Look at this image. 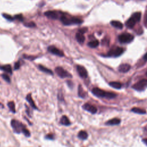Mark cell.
<instances>
[{"instance_id":"obj_36","label":"cell","mask_w":147,"mask_h":147,"mask_svg":"<svg viewBox=\"0 0 147 147\" xmlns=\"http://www.w3.org/2000/svg\"><path fill=\"white\" fill-rule=\"evenodd\" d=\"M143 141H144V142L145 144L147 145V138H144V139L143 140Z\"/></svg>"},{"instance_id":"obj_13","label":"cell","mask_w":147,"mask_h":147,"mask_svg":"<svg viewBox=\"0 0 147 147\" xmlns=\"http://www.w3.org/2000/svg\"><path fill=\"white\" fill-rule=\"evenodd\" d=\"M130 69V65L128 64H122L118 67V71L121 72H127Z\"/></svg>"},{"instance_id":"obj_34","label":"cell","mask_w":147,"mask_h":147,"mask_svg":"<svg viewBox=\"0 0 147 147\" xmlns=\"http://www.w3.org/2000/svg\"><path fill=\"white\" fill-rule=\"evenodd\" d=\"M24 57L27 59H29V60H32L33 59H34L36 57H34V56H24Z\"/></svg>"},{"instance_id":"obj_3","label":"cell","mask_w":147,"mask_h":147,"mask_svg":"<svg viewBox=\"0 0 147 147\" xmlns=\"http://www.w3.org/2000/svg\"><path fill=\"white\" fill-rule=\"evenodd\" d=\"M141 14L140 12H136L134 13L130 18H129L126 23V26L129 28H132L136 24V22H139L141 20Z\"/></svg>"},{"instance_id":"obj_4","label":"cell","mask_w":147,"mask_h":147,"mask_svg":"<svg viewBox=\"0 0 147 147\" xmlns=\"http://www.w3.org/2000/svg\"><path fill=\"white\" fill-rule=\"evenodd\" d=\"M11 126L13 129L14 131L17 133H22L23 130L26 128L25 126L21 122L16 119H13L11 121Z\"/></svg>"},{"instance_id":"obj_35","label":"cell","mask_w":147,"mask_h":147,"mask_svg":"<svg viewBox=\"0 0 147 147\" xmlns=\"http://www.w3.org/2000/svg\"><path fill=\"white\" fill-rule=\"evenodd\" d=\"M145 25H147V13H146L145 16Z\"/></svg>"},{"instance_id":"obj_15","label":"cell","mask_w":147,"mask_h":147,"mask_svg":"<svg viewBox=\"0 0 147 147\" xmlns=\"http://www.w3.org/2000/svg\"><path fill=\"white\" fill-rule=\"evenodd\" d=\"M60 122L61 124L65 125V126H68L71 124V122H70L68 118L65 115H63L61 117V118H60Z\"/></svg>"},{"instance_id":"obj_33","label":"cell","mask_w":147,"mask_h":147,"mask_svg":"<svg viewBox=\"0 0 147 147\" xmlns=\"http://www.w3.org/2000/svg\"><path fill=\"white\" fill-rule=\"evenodd\" d=\"M45 138H47V139H49V140H53V139L54 138V137H53V136L52 134H47V135L46 136V137H45Z\"/></svg>"},{"instance_id":"obj_18","label":"cell","mask_w":147,"mask_h":147,"mask_svg":"<svg viewBox=\"0 0 147 147\" xmlns=\"http://www.w3.org/2000/svg\"><path fill=\"white\" fill-rule=\"evenodd\" d=\"M120 119L117 118H113L110 120H109L106 122V125H118L120 123Z\"/></svg>"},{"instance_id":"obj_26","label":"cell","mask_w":147,"mask_h":147,"mask_svg":"<svg viewBox=\"0 0 147 147\" xmlns=\"http://www.w3.org/2000/svg\"><path fill=\"white\" fill-rule=\"evenodd\" d=\"M7 106L10 109V110L13 112V113H16V109H15V104L14 102L13 101H10L9 102H8L7 103Z\"/></svg>"},{"instance_id":"obj_31","label":"cell","mask_w":147,"mask_h":147,"mask_svg":"<svg viewBox=\"0 0 147 147\" xmlns=\"http://www.w3.org/2000/svg\"><path fill=\"white\" fill-rule=\"evenodd\" d=\"M20 62H16V63H15V64H14V69H18L19 68H20Z\"/></svg>"},{"instance_id":"obj_38","label":"cell","mask_w":147,"mask_h":147,"mask_svg":"<svg viewBox=\"0 0 147 147\" xmlns=\"http://www.w3.org/2000/svg\"><path fill=\"white\" fill-rule=\"evenodd\" d=\"M0 106H3V105H2L1 103H0Z\"/></svg>"},{"instance_id":"obj_16","label":"cell","mask_w":147,"mask_h":147,"mask_svg":"<svg viewBox=\"0 0 147 147\" xmlns=\"http://www.w3.org/2000/svg\"><path fill=\"white\" fill-rule=\"evenodd\" d=\"M76 40L78 41V42L80 44L83 43L85 40V37H84L83 34L82 33H80L79 32L76 34Z\"/></svg>"},{"instance_id":"obj_6","label":"cell","mask_w":147,"mask_h":147,"mask_svg":"<svg viewBox=\"0 0 147 147\" xmlns=\"http://www.w3.org/2000/svg\"><path fill=\"white\" fill-rule=\"evenodd\" d=\"M55 72L57 75L61 78H72V75L61 67H57L55 68Z\"/></svg>"},{"instance_id":"obj_2","label":"cell","mask_w":147,"mask_h":147,"mask_svg":"<svg viewBox=\"0 0 147 147\" xmlns=\"http://www.w3.org/2000/svg\"><path fill=\"white\" fill-rule=\"evenodd\" d=\"M60 19L62 23L65 25H70L72 24H80L83 22V20L79 18L71 17L69 18L63 14L61 16Z\"/></svg>"},{"instance_id":"obj_23","label":"cell","mask_w":147,"mask_h":147,"mask_svg":"<svg viewBox=\"0 0 147 147\" xmlns=\"http://www.w3.org/2000/svg\"><path fill=\"white\" fill-rule=\"evenodd\" d=\"M1 69H2V70H3L5 72H7L10 74H12V69H11V67L10 66V65L9 64H7V65H5L1 67Z\"/></svg>"},{"instance_id":"obj_9","label":"cell","mask_w":147,"mask_h":147,"mask_svg":"<svg viewBox=\"0 0 147 147\" xmlns=\"http://www.w3.org/2000/svg\"><path fill=\"white\" fill-rule=\"evenodd\" d=\"M44 14L48 18L50 19H53V20L58 19L59 18H60L61 16L63 15V14L60 15L58 11L55 10H50V11H45L44 13Z\"/></svg>"},{"instance_id":"obj_30","label":"cell","mask_w":147,"mask_h":147,"mask_svg":"<svg viewBox=\"0 0 147 147\" xmlns=\"http://www.w3.org/2000/svg\"><path fill=\"white\" fill-rule=\"evenodd\" d=\"M14 18H15L16 19H17V20H20V21H23V20H24V18H23L22 14H18V15H16V16L14 17Z\"/></svg>"},{"instance_id":"obj_22","label":"cell","mask_w":147,"mask_h":147,"mask_svg":"<svg viewBox=\"0 0 147 147\" xmlns=\"http://www.w3.org/2000/svg\"><path fill=\"white\" fill-rule=\"evenodd\" d=\"M109 85L113 87V88H117V89H119L121 88L122 87V84L119 82H110L109 83Z\"/></svg>"},{"instance_id":"obj_10","label":"cell","mask_w":147,"mask_h":147,"mask_svg":"<svg viewBox=\"0 0 147 147\" xmlns=\"http://www.w3.org/2000/svg\"><path fill=\"white\" fill-rule=\"evenodd\" d=\"M48 51L52 53V54H54L55 55H57V56H60V57H62L64 56V53L63 51H61V50H60L59 49L57 48L56 47L53 46V45H51V46H49L48 48Z\"/></svg>"},{"instance_id":"obj_1","label":"cell","mask_w":147,"mask_h":147,"mask_svg":"<svg viewBox=\"0 0 147 147\" xmlns=\"http://www.w3.org/2000/svg\"><path fill=\"white\" fill-rule=\"evenodd\" d=\"M92 92L94 95L98 97H102V98H107L109 99H112L114 98L117 96L116 94L111 92H107L99 88L95 87L92 88Z\"/></svg>"},{"instance_id":"obj_14","label":"cell","mask_w":147,"mask_h":147,"mask_svg":"<svg viewBox=\"0 0 147 147\" xmlns=\"http://www.w3.org/2000/svg\"><path fill=\"white\" fill-rule=\"evenodd\" d=\"M26 99L27 100V101L29 103L30 105L31 106V107H32V108L34 109H37V106H36L32 98V95H31V94H28L26 97Z\"/></svg>"},{"instance_id":"obj_32","label":"cell","mask_w":147,"mask_h":147,"mask_svg":"<svg viewBox=\"0 0 147 147\" xmlns=\"http://www.w3.org/2000/svg\"><path fill=\"white\" fill-rule=\"evenodd\" d=\"M87 30V28H82V29H79V32L82 33H83H83H86Z\"/></svg>"},{"instance_id":"obj_21","label":"cell","mask_w":147,"mask_h":147,"mask_svg":"<svg viewBox=\"0 0 147 147\" xmlns=\"http://www.w3.org/2000/svg\"><path fill=\"white\" fill-rule=\"evenodd\" d=\"M78 136L81 140H86L88 137V134L86 131L81 130L79 132Z\"/></svg>"},{"instance_id":"obj_37","label":"cell","mask_w":147,"mask_h":147,"mask_svg":"<svg viewBox=\"0 0 147 147\" xmlns=\"http://www.w3.org/2000/svg\"><path fill=\"white\" fill-rule=\"evenodd\" d=\"M144 60H147V53L144 55Z\"/></svg>"},{"instance_id":"obj_24","label":"cell","mask_w":147,"mask_h":147,"mask_svg":"<svg viewBox=\"0 0 147 147\" xmlns=\"http://www.w3.org/2000/svg\"><path fill=\"white\" fill-rule=\"evenodd\" d=\"M88 46L90 47V48H96L99 45V41L97 40H93V41H90L88 44H87Z\"/></svg>"},{"instance_id":"obj_12","label":"cell","mask_w":147,"mask_h":147,"mask_svg":"<svg viewBox=\"0 0 147 147\" xmlns=\"http://www.w3.org/2000/svg\"><path fill=\"white\" fill-rule=\"evenodd\" d=\"M77 71L79 75V76L82 78H86L87 76V72L86 68L82 65H77L76 66Z\"/></svg>"},{"instance_id":"obj_19","label":"cell","mask_w":147,"mask_h":147,"mask_svg":"<svg viewBox=\"0 0 147 147\" xmlns=\"http://www.w3.org/2000/svg\"><path fill=\"white\" fill-rule=\"evenodd\" d=\"M38 69L40 71H42L44 72H45V73H47V74H51V75H53V72L51 69L46 68L45 67H44V66H43L42 65H38Z\"/></svg>"},{"instance_id":"obj_5","label":"cell","mask_w":147,"mask_h":147,"mask_svg":"<svg viewBox=\"0 0 147 147\" xmlns=\"http://www.w3.org/2000/svg\"><path fill=\"white\" fill-rule=\"evenodd\" d=\"M134 39V36L128 33H124L118 36V40L121 43H129Z\"/></svg>"},{"instance_id":"obj_11","label":"cell","mask_w":147,"mask_h":147,"mask_svg":"<svg viewBox=\"0 0 147 147\" xmlns=\"http://www.w3.org/2000/svg\"><path fill=\"white\" fill-rule=\"evenodd\" d=\"M83 109L92 114H95L97 111V109L93 105L89 103H85L83 105Z\"/></svg>"},{"instance_id":"obj_7","label":"cell","mask_w":147,"mask_h":147,"mask_svg":"<svg viewBox=\"0 0 147 147\" xmlns=\"http://www.w3.org/2000/svg\"><path fill=\"white\" fill-rule=\"evenodd\" d=\"M147 87V79H141L133 86V88L137 91L144 90Z\"/></svg>"},{"instance_id":"obj_8","label":"cell","mask_w":147,"mask_h":147,"mask_svg":"<svg viewBox=\"0 0 147 147\" xmlns=\"http://www.w3.org/2000/svg\"><path fill=\"white\" fill-rule=\"evenodd\" d=\"M124 51V49L121 47H113L111 49V50L108 52L107 55L109 56H113V57H118L122 55Z\"/></svg>"},{"instance_id":"obj_39","label":"cell","mask_w":147,"mask_h":147,"mask_svg":"<svg viewBox=\"0 0 147 147\" xmlns=\"http://www.w3.org/2000/svg\"><path fill=\"white\" fill-rule=\"evenodd\" d=\"M146 75H147V71H146Z\"/></svg>"},{"instance_id":"obj_28","label":"cell","mask_w":147,"mask_h":147,"mask_svg":"<svg viewBox=\"0 0 147 147\" xmlns=\"http://www.w3.org/2000/svg\"><path fill=\"white\" fill-rule=\"evenodd\" d=\"M3 16L6 19H7V20H9V21H13L14 19L13 17H11V16H10L9 14H3Z\"/></svg>"},{"instance_id":"obj_17","label":"cell","mask_w":147,"mask_h":147,"mask_svg":"<svg viewBox=\"0 0 147 147\" xmlns=\"http://www.w3.org/2000/svg\"><path fill=\"white\" fill-rule=\"evenodd\" d=\"M110 24L113 26L118 29H122L123 28V24L118 21H111Z\"/></svg>"},{"instance_id":"obj_29","label":"cell","mask_w":147,"mask_h":147,"mask_svg":"<svg viewBox=\"0 0 147 147\" xmlns=\"http://www.w3.org/2000/svg\"><path fill=\"white\" fill-rule=\"evenodd\" d=\"M1 76H2V78H3L5 81H6V82H10V79L9 76L7 75L3 74H2Z\"/></svg>"},{"instance_id":"obj_20","label":"cell","mask_w":147,"mask_h":147,"mask_svg":"<svg viewBox=\"0 0 147 147\" xmlns=\"http://www.w3.org/2000/svg\"><path fill=\"white\" fill-rule=\"evenodd\" d=\"M78 95L80 97H81L82 98H84L86 96V93L84 91V90H83L81 84H79V86L78 87Z\"/></svg>"},{"instance_id":"obj_25","label":"cell","mask_w":147,"mask_h":147,"mask_svg":"<svg viewBox=\"0 0 147 147\" xmlns=\"http://www.w3.org/2000/svg\"><path fill=\"white\" fill-rule=\"evenodd\" d=\"M131 111H133L135 113L137 114H144L146 113V111L144 109H142L141 108H137V107H134L131 109Z\"/></svg>"},{"instance_id":"obj_27","label":"cell","mask_w":147,"mask_h":147,"mask_svg":"<svg viewBox=\"0 0 147 147\" xmlns=\"http://www.w3.org/2000/svg\"><path fill=\"white\" fill-rule=\"evenodd\" d=\"M24 25L26 27H28V28H33V27H34L36 26V24L34 22H27V23H25L24 24Z\"/></svg>"}]
</instances>
